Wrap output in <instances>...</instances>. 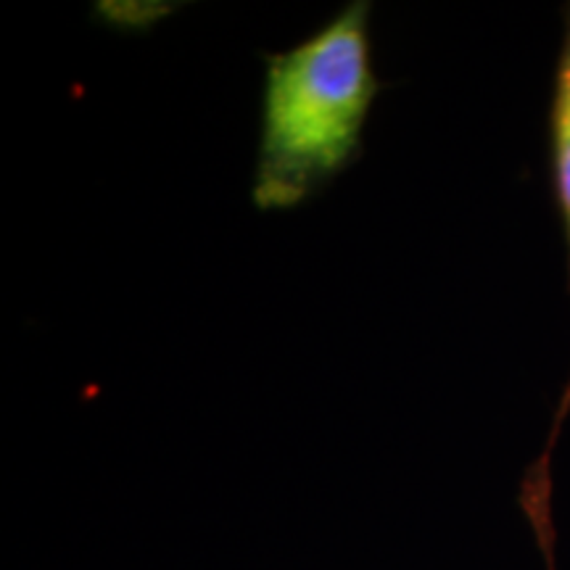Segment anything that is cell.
<instances>
[{
  "mask_svg": "<svg viewBox=\"0 0 570 570\" xmlns=\"http://www.w3.org/2000/svg\"><path fill=\"white\" fill-rule=\"evenodd\" d=\"M367 0H354L302 46L267 56L252 198L296 209L356 159L381 80Z\"/></svg>",
  "mask_w": 570,
  "mask_h": 570,
  "instance_id": "6da1fadb",
  "label": "cell"
},
{
  "mask_svg": "<svg viewBox=\"0 0 570 570\" xmlns=\"http://www.w3.org/2000/svg\"><path fill=\"white\" fill-rule=\"evenodd\" d=\"M550 154H552V185L554 202H558L562 238H566L568 252V291H570V3L566 6V32H562V46L558 56V69H554L552 88V109H550ZM570 410V381L562 394V404L554 420L550 444L541 454L539 468L550 470V452L558 439V431Z\"/></svg>",
  "mask_w": 570,
  "mask_h": 570,
  "instance_id": "7a4b0ae2",
  "label": "cell"
}]
</instances>
